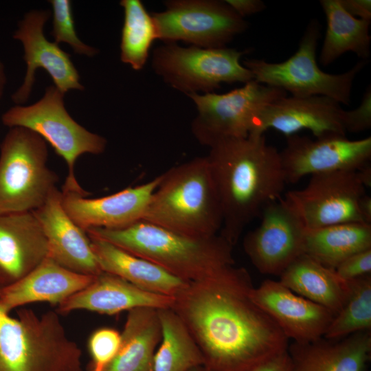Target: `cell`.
I'll return each mask as SVG.
<instances>
[{
  "label": "cell",
  "instance_id": "obj_30",
  "mask_svg": "<svg viewBox=\"0 0 371 371\" xmlns=\"http://www.w3.org/2000/svg\"><path fill=\"white\" fill-rule=\"evenodd\" d=\"M124 22L121 33L120 60L134 70H141L148 58L154 41L157 39L153 19L139 0H122Z\"/></svg>",
  "mask_w": 371,
  "mask_h": 371
},
{
  "label": "cell",
  "instance_id": "obj_21",
  "mask_svg": "<svg viewBox=\"0 0 371 371\" xmlns=\"http://www.w3.org/2000/svg\"><path fill=\"white\" fill-rule=\"evenodd\" d=\"M175 297L139 288L116 276L102 272L86 288L61 302L58 314L86 310L115 315L137 308H171Z\"/></svg>",
  "mask_w": 371,
  "mask_h": 371
},
{
  "label": "cell",
  "instance_id": "obj_9",
  "mask_svg": "<svg viewBox=\"0 0 371 371\" xmlns=\"http://www.w3.org/2000/svg\"><path fill=\"white\" fill-rule=\"evenodd\" d=\"M248 49L227 47L203 48L167 43L155 49L152 67L167 84L186 95L214 92L222 83H247L254 80L240 63Z\"/></svg>",
  "mask_w": 371,
  "mask_h": 371
},
{
  "label": "cell",
  "instance_id": "obj_34",
  "mask_svg": "<svg viewBox=\"0 0 371 371\" xmlns=\"http://www.w3.org/2000/svg\"><path fill=\"white\" fill-rule=\"evenodd\" d=\"M344 126L346 133H361L371 128V86L363 93L360 104L356 109L346 111Z\"/></svg>",
  "mask_w": 371,
  "mask_h": 371
},
{
  "label": "cell",
  "instance_id": "obj_37",
  "mask_svg": "<svg viewBox=\"0 0 371 371\" xmlns=\"http://www.w3.org/2000/svg\"><path fill=\"white\" fill-rule=\"evenodd\" d=\"M246 371H292V363L288 350Z\"/></svg>",
  "mask_w": 371,
  "mask_h": 371
},
{
  "label": "cell",
  "instance_id": "obj_3",
  "mask_svg": "<svg viewBox=\"0 0 371 371\" xmlns=\"http://www.w3.org/2000/svg\"><path fill=\"white\" fill-rule=\"evenodd\" d=\"M85 232L89 237L107 241L150 260L188 282L203 280L235 264L233 246L220 234L191 237L144 220L122 228H91Z\"/></svg>",
  "mask_w": 371,
  "mask_h": 371
},
{
  "label": "cell",
  "instance_id": "obj_42",
  "mask_svg": "<svg viewBox=\"0 0 371 371\" xmlns=\"http://www.w3.org/2000/svg\"><path fill=\"white\" fill-rule=\"evenodd\" d=\"M188 371H205L203 366H199L189 370Z\"/></svg>",
  "mask_w": 371,
  "mask_h": 371
},
{
  "label": "cell",
  "instance_id": "obj_20",
  "mask_svg": "<svg viewBox=\"0 0 371 371\" xmlns=\"http://www.w3.org/2000/svg\"><path fill=\"white\" fill-rule=\"evenodd\" d=\"M48 256V245L33 212L0 214V288L19 280Z\"/></svg>",
  "mask_w": 371,
  "mask_h": 371
},
{
  "label": "cell",
  "instance_id": "obj_12",
  "mask_svg": "<svg viewBox=\"0 0 371 371\" xmlns=\"http://www.w3.org/2000/svg\"><path fill=\"white\" fill-rule=\"evenodd\" d=\"M366 189L357 170H339L311 175L304 188L290 190L282 199L306 229H315L364 223L359 204Z\"/></svg>",
  "mask_w": 371,
  "mask_h": 371
},
{
  "label": "cell",
  "instance_id": "obj_14",
  "mask_svg": "<svg viewBox=\"0 0 371 371\" xmlns=\"http://www.w3.org/2000/svg\"><path fill=\"white\" fill-rule=\"evenodd\" d=\"M51 15L49 10H32L19 21L13 34V38L22 43L27 66L22 84L12 95L16 104L22 105L28 100L39 68L46 71L54 85L65 94L70 90L85 89L70 54L54 41H48L44 34L45 25Z\"/></svg>",
  "mask_w": 371,
  "mask_h": 371
},
{
  "label": "cell",
  "instance_id": "obj_27",
  "mask_svg": "<svg viewBox=\"0 0 371 371\" xmlns=\"http://www.w3.org/2000/svg\"><path fill=\"white\" fill-rule=\"evenodd\" d=\"M371 248V224L344 223L306 229L303 254L335 269L349 256Z\"/></svg>",
  "mask_w": 371,
  "mask_h": 371
},
{
  "label": "cell",
  "instance_id": "obj_15",
  "mask_svg": "<svg viewBox=\"0 0 371 371\" xmlns=\"http://www.w3.org/2000/svg\"><path fill=\"white\" fill-rule=\"evenodd\" d=\"M260 223L245 237L243 247L261 273L280 276L303 254L306 228L282 198L262 210Z\"/></svg>",
  "mask_w": 371,
  "mask_h": 371
},
{
  "label": "cell",
  "instance_id": "obj_39",
  "mask_svg": "<svg viewBox=\"0 0 371 371\" xmlns=\"http://www.w3.org/2000/svg\"><path fill=\"white\" fill-rule=\"evenodd\" d=\"M359 208L364 223L371 224V197L364 194L359 201Z\"/></svg>",
  "mask_w": 371,
  "mask_h": 371
},
{
  "label": "cell",
  "instance_id": "obj_35",
  "mask_svg": "<svg viewBox=\"0 0 371 371\" xmlns=\"http://www.w3.org/2000/svg\"><path fill=\"white\" fill-rule=\"evenodd\" d=\"M335 271L345 281L371 274V248L346 258Z\"/></svg>",
  "mask_w": 371,
  "mask_h": 371
},
{
  "label": "cell",
  "instance_id": "obj_41",
  "mask_svg": "<svg viewBox=\"0 0 371 371\" xmlns=\"http://www.w3.org/2000/svg\"><path fill=\"white\" fill-rule=\"evenodd\" d=\"M7 82L5 67L0 60V101L1 100Z\"/></svg>",
  "mask_w": 371,
  "mask_h": 371
},
{
  "label": "cell",
  "instance_id": "obj_1",
  "mask_svg": "<svg viewBox=\"0 0 371 371\" xmlns=\"http://www.w3.org/2000/svg\"><path fill=\"white\" fill-rule=\"evenodd\" d=\"M248 271L226 266L189 282L171 308L198 346L205 371H246L286 351L289 339L250 297Z\"/></svg>",
  "mask_w": 371,
  "mask_h": 371
},
{
  "label": "cell",
  "instance_id": "obj_5",
  "mask_svg": "<svg viewBox=\"0 0 371 371\" xmlns=\"http://www.w3.org/2000/svg\"><path fill=\"white\" fill-rule=\"evenodd\" d=\"M0 371H83L82 350L57 312L12 317L0 306Z\"/></svg>",
  "mask_w": 371,
  "mask_h": 371
},
{
  "label": "cell",
  "instance_id": "obj_23",
  "mask_svg": "<svg viewBox=\"0 0 371 371\" xmlns=\"http://www.w3.org/2000/svg\"><path fill=\"white\" fill-rule=\"evenodd\" d=\"M292 371H364L371 356V330L342 339L324 337L288 347Z\"/></svg>",
  "mask_w": 371,
  "mask_h": 371
},
{
  "label": "cell",
  "instance_id": "obj_26",
  "mask_svg": "<svg viewBox=\"0 0 371 371\" xmlns=\"http://www.w3.org/2000/svg\"><path fill=\"white\" fill-rule=\"evenodd\" d=\"M161 339L157 309L129 311L117 354L104 371H153L155 348Z\"/></svg>",
  "mask_w": 371,
  "mask_h": 371
},
{
  "label": "cell",
  "instance_id": "obj_2",
  "mask_svg": "<svg viewBox=\"0 0 371 371\" xmlns=\"http://www.w3.org/2000/svg\"><path fill=\"white\" fill-rule=\"evenodd\" d=\"M205 156L222 211L220 234L234 246L286 183L280 151L265 134L221 139Z\"/></svg>",
  "mask_w": 371,
  "mask_h": 371
},
{
  "label": "cell",
  "instance_id": "obj_8",
  "mask_svg": "<svg viewBox=\"0 0 371 371\" xmlns=\"http://www.w3.org/2000/svg\"><path fill=\"white\" fill-rule=\"evenodd\" d=\"M320 36L321 25L317 19H312L297 49L286 60L269 63L253 58L244 60L243 65L251 71L256 82L289 92L291 96L323 95L349 105L353 82L368 61L361 60L342 74L323 71L316 58Z\"/></svg>",
  "mask_w": 371,
  "mask_h": 371
},
{
  "label": "cell",
  "instance_id": "obj_10",
  "mask_svg": "<svg viewBox=\"0 0 371 371\" xmlns=\"http://www.w3.org/2000/svg\"><path fill=\"white\" fill-rule=\"evenodd\" d=\"M187 95L197 111L192 132L201 144L210 147L221 139L251 135L260 111L287 93L252 80L225 93H194Z\"/></svg>",
  "mask_w": 371,
  "mask_h": 371
},
{
  "label": "cell",
  "instance_id": "obj_36",
  "mask_svg": "<svg viewBox=\"0 0 371 371\" xmlns=\"http://www.w3.org/2000/svg\"><path fill=\"white\" fill-rule=\"evenodd\" d=\"M225 2L242 18L260 12L266 8L261 0H225Z\"/></svg>",
  "mask_w": 371,
  "mask_h": 371
},
{
  "label": "cell",
  "instance_id": "obj_22",
  "mask_svg": "<svg viewBox=\"0 0 371 371\" xmlns=\"http://www.w3.org/2000/svg\"><path fill=\"white\" fill-rule=\"evenodd\" d=\"M95 277L69 270L47 257L19 280L0 288V306L10 313L34 302L58 306L89 286Z\"/></svg>",
  "mask_w": 371,
  "mask_h": 371
},
{
  "label": "cell",
  "instance_id": "obj_28",
  "mask_svg": "<svg viewBox=\"0 0 371 371\" xmlns=\"http://www.w3.org/2000/svg\"><path fill=\"white\" fill-rule=\"evenodd\" d=\"M319 3L326 19L319 63L328 66L348 52L367 60L370 54L371 21L351 16L343 8L339 0H320Z\"/></svg>",
  "mask_w": 371,
  "mask_h": 371
},
{
  "label": "cell",
  "instance_id": "obj_18",
  "mask_svg": "<svg viewBox=\"0 0 371 371\" xmlns=\"http://www.w3.org/2000/svg\"><path fill=\"white\" fill-rule=\"evenodd\" d=\"M159 181L158 176L145 183L98 198L62 192V204L70 218L84 231L122 228L142 219Z\"/></svg>",
  "mask_w": 371,
  "mask_h": 371
},
{
  "label": "cell",
  "instance_id": "obj_19",
  "mask_svg": "<svg viewBox=\"0 0 371 371\" xmlns=\"http://www.w3.org/2000/svg\"><path fill=\"white\" fill-rule=\"evenodd\" d=\"M48 245L49 258L72 271L90 276L102 273L85 231L65 210L56 188L46 201L33 211Z\"/></svg>",
  "mask_w": 371,
  "mask_h": 371
},
{
  "label": "cell",
  "instance_id": "obj_13",
  "mask_svg": "<svg viewBox=\"0 0 371 371\" xmlns=\"http://www.w3.org/2000/svg\"><path fill=\"white\" fill-rule=\"evenodd\" d=\"M280 155L286 183L303 177L339 170H358L370 164L371 137L352 140L346 136L311 139L293 134L286 137Z\"/></svg>",
  "mask_w": 371,
  "mask_h": 371
},
{
  "label": "cell",
  "instance_id": "obj_29",
  "mask_svg": "<svg viewBox=\"0 0 371 371\" xmlns=\"http://www.w3.org/2000/svg\"><path fill=\"white\" fill-rule=\"evenodd\" d=\"M161 339L153 371H188L203 366V355L179 316L171 308L157 309Z\"/></svg>",
  "mask_w": 371,
  "mask_h": 371
},
{
  "label": "cell",
  "instance_id": "obj_31",
  "mask_svg": "<svg viewBox=\"0 0 371 371\" xmlns=\"http://www.w3.org/2000/svg\"><path fill=\"white\" fill-rule=\"evenodd\" d=\"M349 281L350 293L324 337L337 339L371 330V274Z\"/></svg>",
  "mask_w": 371,
  "mask_h": 371
},
{
  "label": "cell",
  "instance_id": "obj_33",
  "mask_svg": "<svg viewBox=\"0 0 371 371\" xmlns=\"http://www.w3.org/2000/svg\"><path fill=\"white\" fill-rule=\"evenodd\" d=\"M121 343V333L114 328H101L90 336L88 348L91 361L87 371H104L117 354Z\"/></svg>",
  "mask_w": 371,
  "mask_h": 371
},
{
  "label": "cell",
  "instance_id": "obj_11",
  "mask_svg": "<svg viewBox=\"0 0 371 371\" xmlns=\"http://www.w3.org/2000/svg\"><path fill=\"white\" fill-rule=\"evenodd\" d=\"M166 10L152 14L157 39L182 41L203 48L226 47L248 24L225 1L173 0Z\"/></svg>",
  "mask_w": 371,
  "mask_h": 371
},
{
  "label": "cell",
  "instance_id": "obj_40",
  "mask_svg": "<svg viewBox=\"0 0 371 371\" xmlns=\"http://www.w3.org/2000/svg\"><path fill=\"white\" fill-rule=\"evenodd\" d=\"M359 177L366 188L371 186V166L368 164L357 170Z\"/></svg>",
  "mask_w": 371,
  "mask_h": 371
},
{
  "label": "cell",
  "instance_id": "obj_17",
  "mask_svg": "<svg viewBox=\"0 0 371 371\" xmlns=\"http://www.w3.org/2000/svg\"><path fill=\"white\" fill-rule=\"evenodd\" d=\"M253 302L294 342L323 337L336 314L290 290L280 281L267 280L250 293Z\"/></svg>",
  "mask_w": 371,
  "mask_h": 371
},
{
  "label": "cell",
  "instance_id": "obj_24",
  "mask_svg": "<svg viewBox=\"0 0 371 371\" xmlns=\"http://www.w3.org/2000/svg\"><path fill=\"white\" fill-rule=\"evenodd\" d=\"M102 271L143 289L175 297L188 284L160 266L107 241L89 237Z\"/></svg>",
  "mask_w": 371,
  "mask_h": 371
},
{
  "label": "cell",
  "instance_id": "obj_16",
  "mask_svg": "<svg viewBox=\"0 0 371 371\" xmlns=\"http://www.w3.org/2000/svg\"><path fill=\"white\" fill-rule=\"evenodd\" d=\"M346 111L336 100L323 95L283 96L266 105L258 113L251 135L269 129L286 137L308 130L315 138L346 136Z\"/></svg>",
  "mask_w": 371,
  "mask_h": 371
},
{
  "label": "cell",
  "instance_id": "obj_4",
  "mask_svg": "<svg viewBox=\"0 0 371 371\" xmlns=\"http://www.w3.org/2000/svg\"><path fill=\"white\" fill-rule=\"evenodd\" d=\"M159 177L142 220L191 237L218 234L222 211L206 157L177 165Z\"/></svg>",
  "mask_w": 371,
  "mask_h": 371
},
{
  "label": "cell",
  "instance_id": "obj_38",
  "mask_svg": "<svg viewBox=\"0 0 371 371\" xmlns=\"http://www.w3.org/2000/svg\"><path fill=\"white\" fill-rule=\"evenodd\" d=\"M343 8L351 16L371 21L370 0H339Z\"/></svg>",
  "mask_w": 371,
  "mask_h": 371
},
{
  "label": "cell",
  "instance_id": "obj_6",
  "mask_svg": "<svg viewBox=\"0 0 371 371\" xmlns=\"http://www.w3.org/2000/svg\"><path fill=\"white\" fill-rule=\"evenodd\" d=\"M65 93L54 85L48 86L43 97L27 106L16 104L1 116L2 124L9 128H27L48 143L67 166L68 173L62 192L89 194L78 182L75 164L84 154L100 155L106 147V139L78 123L67 112Z\"/></svg>",
  "mask_w": 371,
  "mask_h": 371
},
{
  "label": "cell",
  "instance_id": "obj_25",
  "mask_svg": "<svg viewBox=\"0 0 371 371\" xmlns=\"http://www.w3.org/2000/svg\"><path fill=\"white\" fill-rule=\"evenodd\" d=\"M293 292L337 314L350 293L349 281L341 279L334 269L302 254L280 276L279 280Z\"/></svg>",
  "mask_w": 371,
  "mask_h": 371
},
{
  "label": "cell",
  "instance_id": "obj_32",
  "mask_svg": "<svg viewBox=\"0 0 371 371\" xmlns=\"http://www.w3.org/2000/svg\"><path fill=\"white\" fill-rule=\"evenodd\" d=\"M52 8V30L51 34L57 44L64 43L69 45L74 53L93 57L98 50L82 42L78 37L69 0H50Z\"/></svg>",
  "mask_w": 371,
  "mask_h": 371
},
{
  "label": "cell",
  "instance_id": "obj_7",
  "mask_svg": "<svg viewBox=\"0 0 371 371\" xmlns=\"http://www.w3.org/2000/svg\"><path fill=\"white\" fill-rule=\"evenodd\" d=\"M0 144V214L33 212L56 188L45 141L23 127L9 128Z\"/></svg>",
  "mask_w": 371,
  "mask_h": 371
}]
</instances>
